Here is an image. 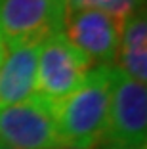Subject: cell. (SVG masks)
Returning a JSON list of instances; mask_svg holds the SVG:
<instances>
[{
	"label": "cell",
	"instance_id": "cell-1",
	"mask_svg": "<svg viewBox=\"0 0 147 149\" xmlns=\"http://www.w3.org/2000/svg\"><path fill=\"white\" fill-rule=\"evenodd\" d=\"M113 71V65L92 67L75 92L56 101L57 134L61 143L95 147L101 140L111 100Z\"/></svg>",
	"mask_w": 147,
	"mask_h": 149
},
{
	"label": "cell",
	"instance_id": "cell-2",
	"mask_svg": "<svg viewBox=\"0 0 147 149\" xmlns=\"http://www.w3.org/2000/svg\"><path fill=\"white\" fill-rule=\"evenodd\" d=\"M100 141L130 149H145L147 143V88L118 69L113 71L107 120Z\"/></svg>",
	"mask_w": 147,
	"mask_h": 149
},
{
	"label": "cell",
	"instance_id": "cell-3",
	"mask_svg": "<svg viewBox=\"0 0 147 149\" xmlns=\"http://www.w3.org/2000/svg\"><path fill=\"white\" fill-rule=\"evenodd\" d=\"M67 0H0L6 46H40L63 29Z\"/></svg>",
	"mask_w": 147,
	"mask_h": 149
},
{
	"label": "cell",
	"instance_id": "cell-4",
	"mask_svg": "<svg viewBox=\"0 0 147 149\" xmlns=\"http://www.w3.org/2000/svg\"><path fill=\"white\" fill-rule=\"evenodd\" d=\"M0 141L13 149H56L61 145L56 101L36 94L0 109Z\"/></svg>",
	"mask_w": 147,
	"mask_h": 149
},
{
	"label": "cell",
	"instance_id": "cell-5",
	"mask_svg": "<svg viewBox=\"0 0 147 149\" xmlns=\"http://www.w3.org/2000/svg\"><path fill=\"white\" fill-rule=\"evenodd\" d=\"M92 67L94 63L59 33L38 48L36 90L40 96L59 101L82 84Z\"/></svg>",
	"mask_w": 147,
	"mask_h": 149
},
{
	"label": "cell",
	"instance_id": "cell-6",
	"mask_svg": "<svg viewBox=\"0 0 147 149\" xmlns=\"http://www.w3.org/2000/svg\"><path fill=\"white\" fill-rule=\"evenodd\" d=\"M118 19L95 10H67L61 35L94 65H111L121 42Z\"/></svg>",
	"mask_w": 147,
	"mask_h": 149
},
{
	"label": "cell",
	"instance_id": "cell-7",
	"mask_svg": "<svg viewBox=\"0 0 147 149\" xmlns=\"http://www.w3.org/2000/svg\"><path fill=\"white\" fill-rule=\"evenodd\" d=\"M40 46H10L0 63V109L35 96Z\"/></svg>",
	"mask_w": 147,
	"mask_h": 149
},
{
	"label": "cell",
	"instance_id": "cell-8",
	"mask_svg": "<svg viewBox=\"0 0 147 149\" xmlns=\"http://www.w3.org/2000/svg\"><path fill=\"white\" fill-rule=\"evenodd\" d=\"M115 69L126 77L147 82V15L145 8L136 12L122 25L121 42L115 56Z\"/></svg>",
	"mask_w": 147,
	"mask_h": 149
},
{
	"label": "cell",
	"instance_id": "cell-9",
	"mask_svg": "<svg viewBox=\"0 0 147 149\" xmlns=\"http://www.w3.org/2000/svg\"><path fill=\"white\" fill-rule=\"evenodd\" d=\"M145 8V0H67V10H95L126 23L136 12Z\"/></svg>",
	"mask_w": 147,
	"mask_h": 149
},
{
	"label": "cell",
	"instance_id": "cell-10",
	"mask_svg": "<svg viewBox=\"0 0 147 149\" xmlns=\"http://www.w3.org/2000/svg\"><path fill=\"white\" fill-rule=\"evenodd\" d=\"M6 52H8V46H6L4 38H2V35H0V63L4 61V57H6Z\"/></svg>",
	"mask_w": 147,
	"mask_h": 149
},
{
	"label": "cell",
	"instance_id": "cell-11",
	"mask_svg": "<svg viewBox=\"0 0 147 149\" xmlns=\"http://www.w3.org/2000/svg\"><path fill=\"white\" fill-rule=\"evenodd\" d=\"M56 149H94V147H80V145H65V143H61V145H57Z\"/></svg>",
	"mask_w": 147,
	"mask_h": 149
},
{
	"label": "cell",
	"instance_id": "cell-12",
	"mask_svg": "<svg viewBox=\"0 0 147 149\" xmlns=\"http://www.w3.org/2000/svg\"><path fill=\"white\" fill-rule=\"evenodd\" d=\"M101 149H130V147H117V145H103Z\"/></svg>",
	"mask_w": 147,
	"mask_h": 149
},
{
	"label": "cell",
	"instance_id": "cell-13",
	"mask_svg": "<svg viewBox=\"0 0 147 149\" xmlns=\"http://www.w3.org/2000/svg\"><path fill=\"white\" fill-rule=\"evenodd\" d=\"M0 149H13V147H10V145H6V143H2V141H0Z\"/></svg>",
	"mask_w": 147,
	"mask_h": 149
}]
</instances>
